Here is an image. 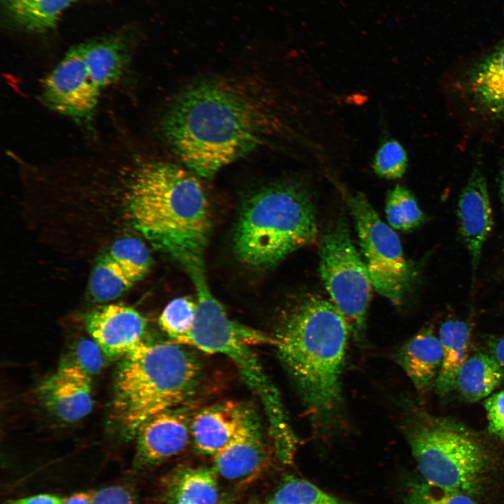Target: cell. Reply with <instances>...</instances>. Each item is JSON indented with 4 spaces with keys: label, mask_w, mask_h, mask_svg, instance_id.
I'll use <instances>...</instances> for the list:
<instances>
[{
    "label": "cell",
    "mask_w": 504,
    "mask_h": 504,
    "mask_svg": "<svg viewBox=\"0 0 504 504\" xmlns=\"http://www.w3.org/2000/svg\"><path fill=\"white\" fill-rule=\"evenodd\" d=\"M457 216L459 232L469 253L475 273L483 245L493 226L487 184L479 169H473L460 194Z\"/></svg>",
    "instance_id": "9a60e30c"
},
{
    "label": "cell",
    "mask_w": 504,
    "mask_h": 504,
    "mask_svg": "<svg viewBox=\"0 0 504 504\" xmlns=\"http://www.w3.org/2000/svg\"><path fill=\"white\" fill-rule=\"evenodd\" d=\"M92 496L90 491L76 493L66 498L64 504H91Z\"/></svg>",
    "instance_id": "d590c367"
},
{
    "label": "cell",
    "mask_w": 504,
    "mask_h": 504,
    "mask_svg": "<svg viewBox=\"0 0 504 504\" xmlns=\"http://www.w3.org/2000/svg\"><path fill=\"white\" fill-rule=\"evenodd\" d=\"M78 46L86 64L104 90L117 83L128 66L129 50L120 38L111 36Z\"/></svg>",
    "instance_id": "44dd1931"
},
{
    "label": "cell",
    "mask_w": 504,
    "mask_h": 504,
    "mask_svg": "<svg viewBox=\"0 0 504 504\" xmlns=\"http://www.w3.org/2000/svg\"><path fill=\"white\" fill-rule=\"evenodd\" d=\"M466 90L475 108L504 120V41L471 68Z\"/></svg>",
    "instance_id": "e0dca14e"
},
{
    "label": "cell",
    "mask_w": 504,
    "mask_h": 504,
    "mask_svg": "<svg viewBox=\"0 0 504 504\" xmlns=\"http://www.w3.org/2000/svg\"><path fill=\"white\" fill-rule=\"evenodd\" d=\"M107 254L136 281L146 274L151 264L148 248L136 238L116 241Z\"/></svg>",
    "instance_id": "4316f807"
},
{
    "label": "cell",
    "mask_w": 504,
    "mask_h": 504,
    "mask_svg": "<svg viewBox=\"0 0 504 504\" xmlns=\"http://www.w3.org/2000/svg\"><path fill=\"white\" fill-rule=\"evenodd\" d=\"M396 360L419 392L435 385L442 360L438 336L430 328L421 330L398 351Z\"/></svg>",
    "instance_id": "ac0fdd59"
},
{
    "label": "cell",
    "mask_w": 504,
    "mask_h": 504,
    "mask_svg": "<svg viewBox=\"0 0 504 504\" xmlns=\"http://www.w3.org/2000/svg\"><path fill=\"white\" fill-rule=\"evenodd\" d=\"M438 337L442 360L435 386L438 393L445 395L454 388L457 374L468 358L470 328L465 321L448 320L441 325Z\"/></svg>",
    "instance_id": "ffe728a7"
},
{
    "label": "cell",
    "mask_w": 504,
    "mask_h": 504,
    "mask_svg": "<svg viewBox=\"0 0 504 504\" xmlns=\"http://www.w3.org/2000/svg\"><path fill=\"white\" fill-rule=\"evenodd\" d=\"M386 214L389 225L402 231L419 227L425 219L414 195L400 184L387 193Z\"/></svg>",
    "instance_id": "d4e9b609"
},
{
    "label": "cell",
    "mask_w": 504,
    "mask_h": 504,
    "mask_svg": "<svg viewBox=\"0 0 504 504\" xmlns=\"http://www.w3.org/2000/svg\"><path fill=\"white\" fill-rule=\"evenodd\" d=\"M499 195L502 209L504 214V167L501 169L499 177Z\"/></svg>",
    "instance_id": "8d00e7d4"
},
{
    "label": "cell",
    "mask_w": 504,
    "mask_h": 504,
    "mask_svg": "<svg viewBox=\"0 0 504 504\" xmlns=\"http://www.w3.org/2000/svg\"><path fill=\"white\" fill-rule=\"evenodd\" d=\"M484 407L489 433L504 440V390L490 396Z\"/></svg>",
    "instance_id": "1f68e13d"
},
{
    "label": "cell",
    "mask_w": 504,
    "mask_h": 504,
    "mask_svg": "<svg viewBox=\"0 0 504 504\" xmlns=\"http://www.w3.org/2000/svg\"><path fill=\"white\" fill-rule=\"evenodd\" d=\"M91 504H135V498L128 488L111 486L93 493Z\"/></svg>",
    "instance_id": "d6a6232c"
},
{
    "label": "cell",
    "mask_w": 504,
    "mask_h": 504,
    "mask_svg": "<svg viewBox=\"0 0 504 504\" xmlns=\"http://www.w3.org/2000/svg\"><path fill=\"white\" fill-rule=\"evenodd\" d=\"M76 0H4L8 15L20 27L44 32L55 27Z\"/></svg>",
    "instance_id": "603a6c76"
},
{
    "label": "cell",
    "mask_w": 504,
    "mask_h": 504,
    "mask_svg": "<svg viewBox=\"0 0 504 504\" xmlns=\"http://www.w3.org/2000/svg\"><path fill=\"white\" fill-rule=\"evenodd\" d=\"M190 426L197 449L214 456L240 435L260 426L251 407L226 401L200 410L191 419Z\"/></svg>",
    "instance_id": "8fae6325"
},
{
    "label": "cell",
    "mask_w": 504,
    "mask_h": 504,
    "mask_svg": "<svg viewBox=\"0 0 504 504\" xmlns=\"http://www.w3.org/2000/svg\"><path fill=\"white\" fill-rule=\"evenodd\" d=\"M408 166L407 154L396 139H387L378 148L372 162V168L379 176L386 179L402 177Z\"/></svg>",
    "instance_id": "f1b7e54d"
},
{
    "label": "cell",
    "mask_w": 504,
    "mask_h": 504,
    "mask_svg": "<svg viewBox=\"0 0 504 504\" xmlns=\"http://www.w3.org/2000/svg\"><path fill=\"white\" fill-rule=\"evenodd\" d=\"M347 204L373 287L392 302L399 304L414 274L404 256L399 237L379 218L363 195H349Z\"/></svg>",
    "instance_id": "9c48e42d"
},
{
    "label": "cell",
    "mask_w": 504,
    "mask_h": 504,
    "mask_svg": "<svg viewBox=\"0 0 504 504\" xmlns=\"http://www.w3.org/2000/svg\"><path fill=\"white\" fill-rule=\"evenodd\" d=\"M196 312V301L186 297L177 298L164 307L159 323L174 342L186 345L195 323Z\"/></svg>",
    "instance_id": "484cf974"
},
{
    "label": "cell",
    "mask_w": 504,
    "mask_h": 504,
    "mask_svg": "<svg viewBox=\"0 0 504 504\" xmlns=\"http://www.w3.org/2000/svg\"><path fill=\"white\" fill-rule=\"evenodd\" d=\"M272 499L287 504H339L335 498L312 483L293 477L283 481Z\"/></svg>",
    "instance_id": "83f0119b"
},
{
    "label": "cell",
    "mask_w": 504,
    "mask_h": 504,
    "mask_svg": "<svg viewBox=\"0 0 504 504\" xmlns=\"http://www.w3.org/2000/svg\"><path fill=\"white\" fill-rule=\"evenodd\" d=\"M85 324L92 339L108 358L125 356L143 342L146 322L136 309L118 304H109L90 312Z\"/></svg>",
    "instance_id": "7c38bea8"
},
{
    "label": "cell",
    "mask_w": 504,
    "mask_h": 504,
    "mask_svg": "<svg viewBox=\"0 0 504 504\" xmlns=\"http://www.w3.org/2000/svg\"><path fill=\"white\" fill-rule=\"evenodd\" d=\"M135 282L106 254L101 258L92 270L89 284L90 293L97 302H108L120 297Z\"/></svg>",
    "instance_id": "cb8c5ba5"
},
{
    "label": "cell",
    "mask_w": 504,
    "mask_h": 504,
    "mask_svg": "<svg viewBox=\"0 0 504 504\" xmlns=\"http://www.w3.org/2000/svg\"><path fill=\"white\" fill-rule=\"evenodd\" d=\"M438 490L430 485H416L410 491L407 504H475L465 493Z\"/></svg>",
    "instance_id": "f546056e"
},
{
    "label": "cell",
    "mask_w": 504,
    "mask_h": 504,
    "mask_svg": "<svg viewBox=\"0 0 504 504\" xmlns=\"http://www.w3.org/2000/svg\"><path fill=\"white\" fill-rule=\"evenodd\" d=\"M197 291V312L186 345L227 357L241 379L259 398L265 410L274 451H291L297 440L289 424L280 395L263 370L252 346L274 345V337L232 320L211 294L204 272L192 276Z\"/></svg>",
    "instance_id": "5b68a950"
},
{
    "label": "cell",
    "mask_w": 504,
    "mask_h": 504,
    "mask_svg": "<svg viewBox=\"0 0 504 504\" xmlns=\"http://www.w3.org/2000/svg\"><path fill=\"white\" fill-rule=\"evenodd\" d=\"M39 393L46 407L65 422L83 419L92 408L90 376L69 362L41 384Z\"/></svg>",
    "instance_id": "5bb4252c"
},
{
    "label": "cell",
    "mask_w": 504,
    "mask_h": 504,
    "mask_svg": "<svg viewBox=\"0 0 504 504\" xmlns=\"http://www.w3.org/2000/svg\"><path fill=\"white\" fill-rule=\"evenodd\" d=\"M217 473L214 468H183L167 481L165 498L169 504H218Z\"/></svg>",
    "instance_id": "d6986e66"
},
{
    "label": "cell",
    "mask_w": 504,
    "mask_h": 504,
    "mask_svg": "<svg viewBox=\"0 0 504 504\" xmlns=\"http://www.w3.org/2000/svg\"><path fill=\"white\" fill-rule=\"evenodd\" d=\"M403 430L428 485L465 494L477 491L488 456L468 430L452 421L417 412L405 419Z\"/></svg>",
    "instance_id": "52a82bcc"
},
{
    "label": "cell",
    "mask_w": 504,
    "mask_h": 504,
    "mask_svg": "<svg viewBox=\"0 0 504 504\" xmlns=\"http://www.w3.org/2000/svg\"><path fill=\"white\" fill-rule=\"evenodd\" d=\"M66 498L63 496L41 493L12 500L6 504H64Z\"/></svg>",
    "instance_id": "836d02e7"
},
{
    "label": "cell",
    "mask_w": 504,
    "mask_h": 504,
    "mask_svg": "<svg viewBox=\"0 0 504 504\" xmlns=\"http://www.w3.org/2000/svg\"><path fill=\"white\" fill-rule=\"evenodd\" d=\"M349 326L326 299L308 295L286 315L274 345L314 424H332L342 403Z\"/></svg>",
    "instance_id": "3957f363"
},
{
    "label": "cell",
    "mask_w": 504,
    "mask_h": 504,
    "mask_svg": "<svg viewBox=\"0 0 504 504\" xmlns=\"http://www.w3.org/2000/svg\"><path fill=\"white\" fill-rule=\"evenodd\" d=\"M317 236L316 213L307 188L279 181L253 192L245 202L234 234L239 260L256 267L274 266Z\"/></svg>",
    "instance_id": "8992f818"
},
{
    "label": "cell",
    "mask_w": 504,
    "mask_h": 504,
    "mask_svg": "<svg viewBox=\"0 0 504 504\" xmlns=\"http://www.w3.org/2000/svg\"><path fill=\"white\" fill-rule=\"evenodd\" d=\"M102 92L95 74L76 46L46 76L41 98L51 110L83 120L92 116Z\"/></svg>",
    "instance_id": "30bf717a"
},
{
    "label": "cell",
    "mask_w": 504,
    "mask_h": 504,
    "mask_svg": "<svg viewBox=\"0 0 504 504\" xmlns=\"http://www.w3.org/2000/svg\"><path fill=\"white\" fill-rule=\"evenodd\" d=\"M104 352L92 339H83L78 342L74 351V363L90 376L96 374L103 367Z\"/></svg>",
    "instance_id": "4dcf8cb0"
},
{
    "label": "cell",
    "mask_w": 504,
    "mask_h": 504,
    "mask_svg": "<svg viewBox=\"0 0 504 504\" xmlns=\"http://www.w3.org/2000/svg\"><path fill=\"white\" fill-rule=\"evenodd\" d=\"M191 420L179 407L148 419L137 432L136 462L146 466L181 453L191 438Z\"/></svg>",
    "instance_id": "4fadbf2b"
},
{
    "label": "cell",
    "mask_w": 504,
    "mask_h": 504,
    "mask_svg": "<svg viewBox=\"0 0 504 504\" xmlns=\"http://www.w3.org/2000/svg\"><path fill=\"white\" fill-rule=\"evenodd\" d=\"M183 346L143 342L123 356L113 406L115 419L127 435L136 434L152 416L180 407L195 392L200 365Z\"/></svg>",
    "instance_id": "277c9868"
},
{
    "label": "cell",
    "mask_w": 504,
    "mask_h": 504,
    "mask_svg": "<svg viewBox=\"0 0 504 504\" xmlns=\"http://www.w3.org/2000/svg\"><path fill=\"white\" fill-rule=\"evenodd\" d=\"M488 344L491 354L504 368V337L492 338Z\"/></svg>",
    "instance_id": "e575fe53"
},
{
    "label": "cell",
    "mask_w": 504,
    "mask_h": 504,
    "mask_svg": "<svg viewBox=\"0 0 504 504\" xmlns=\"http://www.w3.org/2000/svg\"><path fill=\"white\" fill-rule=\"evenodd\" d=\"M320 272L332 304L346 320L350 330L360 336L373 286L343 219L332 225L322 237Z\"/></svg>",
    "instance_id": "ba28073f"
},
{
    "label": "cell",
    "mask_w": 504,
    "mask_h": 504,
    "mask_svg": "<svg viewBox=\"0 0 504 504\" xmlns=\"http://www.w3.org/2000/svg\"><path fill=\"white\" fill-rule=\"evenodd\" d=\"M269 451L260 426L240 435L214 456L217 475L238 484L251 482L266 468Z\"/></svg>",
    "instance_id": "2e32d148"
},
{
    "label": "cell",
    "mask_w": 504,
    "mask_h": 504,
    "mask_svg": "<svg viewBox=\"0 0 504 504\" xmlns=\"http://www.w3.org/2000/svg\"><path fill=\"white\" fill-rule=\"evenodd\" d=\"M266 504H287V503L277 501V500H275L271 498L266 503Z\"/></svg>",
    "instance_id": "74e56055"
},
{
    "label": "cell",
    "mask_w": 504,
    "mask_h": 504,
    "mask_svg": "<svg viewBox=\"0 0 504 504\" xmlns=\"http://www.w3.org/2000/svg\"><path fill=\"white\" fill-rule=\"evenodd\" d=\"M279 95L265 80L248 76L201 79L169 103L162 134L188 169L210 178L291 134L288 106Z\"/></svg>",
    "instance_id": "6da1fadb"
},
{
    "label": "cell",
    "mask_w": 504,
    "mask_h": 504,
    "mask_svg": "<svg viewBox=\"0 0 504 504\" xmlns=\"http://www.w3.org/2000/svg\"><path fill=\"white\" fill-rule=\"evenodd\" d=\"M120 160L136 226L190 274L202 270L211 219L204 190L196 176L164 160L129 155Z\"/></svg>",
    "instance_id": "7a4b0ae2"
},
{
    "label": "cell",
    "mask_w": 504,
    "mask_h": 504,
    "mask_svg": "<svg viewBox=\"0 0 504 504\" xmlns=\"http://www.w3.org/2000/svg\"><path fill=\"white\" fill-rule=\"evenodd\" d=\"M504 379V368L491 355L482 352L468 357L461 367L454 388L466 400L478 401L488 396Z\"/></svg>",
    "instance_id": "7402d4cb"
}]
</instances>
